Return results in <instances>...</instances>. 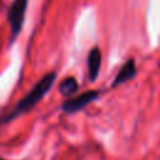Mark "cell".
<instances>
[{
    "label": "cell",
    "instance_id": "6da1fadb",
    "mask_svg": "<svg viewBox=\"0 0 160 160\" xmlns=\"http://www.w3.org/2000/svg\"><path fill=\"white\" fill-rule=\"evenodd\" d=\"M55 80H56V74H55L54 71L48 72L46 75H44V76L34 85V88L26 94V96H24V98L15 105V108H14L10 112H8L5 116L1 118L0 122H9V121L14 120L15 118H18V116H20V115L28 112L29 110H31V109L46 95V92L52 88Z\"/></svg>",
    "mask_w": 160,
    "mask_h": 160
},
{
    "label": "cell",
    "instance_id": "7a4b0ae2",
    "mask_svg": "<svg viewBox=\"0 0 160 160\" xmlns=\"http://www.w3.org/2000/svg\"><path fill=\"white\" fill-rule=\"evenodd\" d=\"M98 98H99L98 90H86L78 96H70L68 100H65L61 104V110L66 114H74L86 108L89 104L95 101Z\"/></svg>",
    "mask_w": 160,
    "mask_h": 160
},
{
    "label": "cell",
    "instance_id": "3957f363",
    "mask_svg": "<svg viewBox=\"0 0 160 160\" xmlns=\"http://www.w3.org/2000/svg\"><path fill=\"white\" fill-rule=\"evenodd\" d=\"M26 8H28V0H14L8 11V20L10 24L12 39L18 36V34L22 28Z\"/></svg>",
    "mask_w": 160,
    "mask_h": 160
},
{
    "label": "cell",
    "instance_id": "277c9868",
    "mask_svg": "<svg viewBox=\"0 0 160 160\" xmlns=\"http://www.w3.org/2000/svg\"><path fill=\"white\" fill-rule=\"evenodd\" d=\"M135 75H136V64H135V60L132 58H130L121 65V68L116 72L112 82H111V88H116L119 85H122L124 82L134 79Z\"/></svg>",
    "mask_w": 160,
    "mask_h": 160
},
{
    "label": "cell",
    "instance_id": "5b68a950",
    "mask_svg": "<svg viewBox=\"0 0 160 160\" xmlns=\"http://www.w3.org/2000/svg\"><path fill=\"white\" fill-rule=\"evenodd\" d=\"M86 65H88V76L91 82L96 81L100 68H101V51L98 46H94L90 49L88 52V59H86Z\"/></svg>",
    "mask_w": 160,
    "mask_h": 160
},
{
    "label": "cell",
    "instance_id": "8992f818",
    "mask_svg": "<svg viewBox=\"0 0 160 160\" xmlns=\"http://www.w3.org/2000/svg\"><path fill=\"white\" fill-rule=\"evenodd\" d=\"M78 89H79V84L74 76H68L62 79L59 85V92L65 98H70L71 95H74L78 91Z\"/></svg>",
    "mask_w": 160,
    "mask_h": 160
},
{
    "label": "cell",
    "instance_id": "52a82bcc",
    "mask_svg": "<svg viewBox=\"0 0 160 160\" xmlns=\"http://www.w3.org/2000/svg\"><path fill=\"white\" fill-rule=\"evenodd\" d=\"M0 160H2V159H1V158H0Z\"/></svg>",
    "mask_w": 160,
    "mask_h": 160
}]
</instances>
